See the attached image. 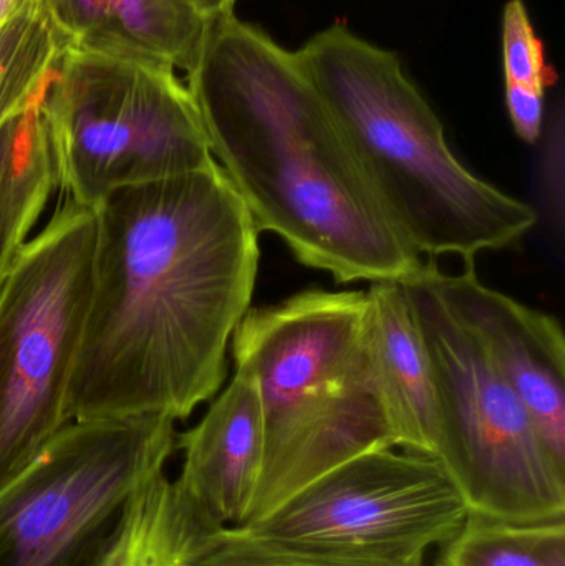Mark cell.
Returning a JSON list of instances; mask_svg holds the SVG:
<instances>
[{
    "label": "cell",
    "instance_id": "30bf717a",
    "mask_svg": "<svg viewBox=\"0 0 565 566\" xmlns=\"http://www.w3.org/2000/svg\"><path fill=\"white\" fill-rule=\"evenodd\" d=\"M433 277L444 302L473 333L565 468V338L559 319L481 282L474 262L447 274L435 261Z\"/></svg>",
    "mask_w": 565,
    "mask_h": 566
},
{
    "label": "cell",
    "instance_id": "4fadbf2b",
    "mask_svg": "<svg viewBox=\"0 0 565 566\" xmlns=\"http://www.w3.org/2000/svg\"><path fill=\"white\" fill-rule=\"evenodd\" d=\"M66 49L188 73L208 17L191 0H40Z\"/></svg>",
    "mask_w": 565,
    "mask_h": 566
},
{
    "label": "cell",
    "instance_id": "ba28073f",
    "mask_svg": "<svg viewBox=\"0 0 565 566\" xmlns=\"http://www.w3.org/2000/svg\"><path fill=\"white\" fill-rule=\"evenodd\" d=\"M176 442L166 416L70 422L0 492V566H88Z\"/></svg>",
    "mask_w": 565,
    "mask_h": 566
},
{
    "label": "cell",
    "instance_id": "7a4b0ae2",
    "mask_svg": "<svg viewBox=\"0 0 565 566\" xmlns=\"http://www.w3.org/2000/svg\"><path fill=\"white\" fill-rule=\"evenodd\" d=\"M186 75L212 156L259 234L338 283L401 281L420 268L297 53L222 13L208 19Z\"/></svg>",
    "mask_w": 565,
    "mask_h": 566
},
{
    "label": "cell",
    "instance_id": "e0dca14e",
    "mask_svg": "<svg viewBox=\"0 0 565 566\" xmlns=\"http://www.w3.org/2000/svg\"><path fill=\"white\" fill-rule=\"evenodd\" d=\"M65 50L40 0L0 27V128L43 98Z\"/></svg>",
    "mask_w": 565,
    "mask_h": 566
},
{
    "label": "cell",
    "instance_id": "9c48e42d",
    "mask_svg": "<svg viewBox=\"0 0 565 566\" xmlns=\"http://www.w3.org/2000/svg\"><path fill=\"white\" fill-rule=\"evenodd\" d=\"M440 459L398 448L364 452L239 531L285 547L381 566H425L467 521Z\"/></svg>",
    "mask_w": 565,
    "mask_h": 566
},
{
    "label": "cell",
    "instance_id": "52a82bcc",
    "mask_svg": "<svg viewBox=\"0 0 565 566\" xmlns=\"http://www.w3.org/2000/svg\"><path fill=\"white\" fill-rule=\"evenodd\" d=\"M96 212L66 199L27 242L0 293V492L72 422L95 264Z\"/></svg>",
    "mask_w": 565,
    "mask_h": 566
},
{
    "label": "cell",
    "instance_id": "d6986e66",
    "mask_svg": "<svg viewBox=\"0 0 565 566\" xmlns=\"http://www.w3.org/2000/svg\"><path fill=\"white\" fill-rule=\"evenodd\" d=\"M503 65L506 85L546 92L557 80L523 0H510L504 7Z\"/></svg>",
    "mask_w": 565,
    "mask_h": 566
},
{
    "label": "cell",
    "instance_id": "ffe728a7",
    "mask_svg": "<svg viewBox=\"0 0 565 566\" xmlns=\"http://www.w3.org/2000/svg\"><path fill=\"white\" fill-rule=\"evenodd\" d=\"M540 189L544 212L557 234L564 231V109L557 106L541 135Z\"/></svg>",
    "mask_w": 565,
    "mask_h": 566
},
{
    "label": "cell",
    "instance_id": "7c38bea8",
    "mask_svg": "<svg viewBox=\"0 0 565 566\" xmlns=\"http://www.w3.org/2000/svg\"><path fill=\"white\" fill-rule=\"evenodd\" d=\"M365 355L394 448L437 458L440 406L423 333L400 281L370 283Z\"/></svg>",
    "mask_w": 565,
    "mask_h": 566
},
{
    "label": "cell",
    "instance_id": "277c9868",
    "mask_svg": "<svg viewBox=\"0 0 565 566\" xmlns=\"http://www.w3.org/2000/svg\"><path fill=\"white\" fill-rule=\"evenodd\" d=\"M367 305L362 290L311 289L249 308L236 328L232 358L254 379L264 431L261 475L242 527L344 462L394 448L365 355Z\"/></svg>",
    "mask_w": 565,
    "mask_h": 566
},
{
    "label": "cell",
    "instance_id": "44dd1931",
    "mask_svg": "<svg viewBox=\"0 0 565 566\" xmlns=\"http://www.w3.org/2000/svg\"><path fill=\"white\" fill-rule=\"evenodd\" d=\"M506 108L516 135L530 145L540 143L546 123V92L506 85Z\"/></svg>",
    "mask_w": 565,
    "mask_h": 566
},
{
    "label": "cell",
    "instance_id": "8fae6325",
    "mask_svg": "<svg viewBox=\"0 0 565 566\" xmlns=\"http://www.w3.org/2000/svg\"><path fill=\"white\" fill-rule=\"evenodd\" d=\"M181 469L175 484L216 525L242 527L261 475L264 431L254 379L236 369L206 415L178 434Z\"/></svg>",
    "mask_w": 565,
    "mask_h": 566
},
{
    "label": "cell",
    "instance_id": "3957f363",
    "mask_svg": "<svg viewBox=\"0 0 565 566\" xmlns=\"http://www.w3.org/2000/svg\"><path fill=\"white\" fill-rule=\"evenodd\" d=\"M295 53L391 224L420 258L474 262L514 248L537 224L536 209L454 156L397 53L345 23L321 30Z\"/></svg>",
    "mask_w": 565,
    "mask_h": 566
},
{
    "label": "cell",
    "instance_id": "7402d4cb",
    "mask_svg": "<svg viewBox=\"0 0 565 566\" xmlns=\"http://www.w3.org/2000/svg\"><path fill=\"white\" fill-rule=\"evenodd\" d=\"M208 19L222 15V13L234 12L238 0H191Z\"/></svg>",
    "mask_w": 565,
    "mask_h": 566
},
{
    "label": "cell",
    "instance_id": "8992f818",
    "mask_svg": "<svg viewBox=\"0 0 565 566\" xmlns=\"http://www.w3.org/2000/svg\"><path fill=\"white\" fill-rule=\"evenodd\" d=\"M433 264L421 262L400 282L437 385V458L473 514L511 522L565 518V468L473 333L444 302Z\"/></svg>",
    "mask_w": 565,
    "mask_h": 566
},
{
    "label": "cell",
    "instance_id": "5bb4252c",
    "mask_svg": "<svg viewBox=\"0 0 565 566\" xmlns=\"http://www.w3.org/2000/svg\"><path fill=\"white\" fill-rule=\"evenodd\" d=\"M221 531L165 472L129 499L88 566H192Z\"/></svg>",
    "mask_w": 565,
    "mask_h": 566
},
{
    "label": "cell",
    "instance_id": "9a60e30c",
    "mask_svg": "<svg viewBox=\"0 0 565 566\" xmlns=\"http://www.w3.org/2000/svg\"><path fill=\"white\" fill-rule=\"evenodd\" d=\"M42 102L0 128V293L59 186Z\"/></svg>",
    "mask_w": 565,
    "mask_h": 566
},
{
    "label": "cell",
    "instance_id": "6da1fadb",
    "mask_svg": "<svg viewBox=\"0 0 565 566\" xmlns=\"http://www.w3.org/2000/svg\"><path fill=\"white\" fill-rule=\"evenodd\" d=\"M95 212L70 419L185 421L228 375V348L258 279V228L218 163L118 189Z\"/></svg>",
    "mask_w": 565,
    "mask_h": 566
},
{
    "label": "cell",
    "instance_id": "2e32d148",
    "mask_svg": "<svg viewBox=\"0 0 565 566\" xmlns=\"http://www.w3.org/2000/svg\"><path fill=\"white\" fill-rule=\"evenodd\" d=\"M435 566H565V518L511 522L468 514Z\"/></svg>",
    "mask_w": 565,
    "mask_h": 566
},
{
    "label": "cell",
    "instance_id": "603a6c76",
    "mask_svg": "<svg viewBox=\"0 0 565 566\" xmlns=\"http://www.w3.org/2000/svg\"><path fill=\"white\" fill-rule=\"evenodd\" d=\"M29 0H0V27L9 22Z\"/></svg>",
    "mask_w": 565,
    "mask_h": 566
},
{
    "label": "cell",
    "instance_id": "ac0fdd59",
    "mask_svg": "<svg viewBox=\"0 0 565 566\" xmlns=\"http://www.w3.org/2000/svg\"><path fill=\"white\" fill-rule=\"evenodd\" d=\"M192 566H381L317 552L285 547L252 537L239 528H222L218 541Z\"/></svg>",
    "mask_w": 565,
    "mask_h": 566
},
{
    "label": "cell",
    "instance_id": "5b68a950",
    "mask_svg": "<svg viewBox=\"0 0 565 566\" xmlns=\"http://www.w3.org/2000/svg\"><path fill=\"white\" fill-rule=\"evenodd\" d=\"M42 109L59 185L86 208L216 163L195 98L169 66L66 49Z\"/></svg>",
    "mask_w": 565,
    "mask_h": 566
}]
</instances>
